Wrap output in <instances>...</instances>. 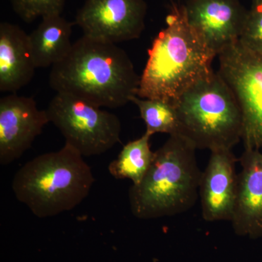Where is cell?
Returning a JSON list of instances; mask_svg holds the SVG:
<instances>
[{
	"label": "cell",
	"mask_w": 262,
	"mask_h": 262,
	"mask_svg": "<svg viewBox=\"0 0 262 262\" xmlns=\"http://www.w3.org/2000/svg\"><path fill=\"white\" fill-rule=\"evenodd\" d=\"M140 77L122 48L83 35L63 60L52 67L49 84L58 94L98 107L115 108L136 96Z\"/></svg>",
	"instance_id": "6da1fadb"
},
{
	"label": "cell",
	"mask_w": 262,
	"mask_h": 262,
	"mask_svg": "<svg viewBox=\"0 0 262 262\" xmlns=\"http://www.w3.org/2000/svg\"><path fill=\"white\" fill-rule=\"evenodd\" d=\"M160 31L148 50L138 97L160 99L175 104L191 86L213 72L217 56L188 23L184 5L171 3Z\"/></svg>",
	"instance_id": "7a4b0ae2"
},
{
	"label": "cell",
	"mask_w": 262,
	"mask_h": 262,
	"mask_svg": "<svg viewBox=\"0 0 262 262\" xmlns=\"http://www.w3.org/2000/svg\"><path fill=\"white\" fill-rule=\"evenodd\" d=\"M196 148L180 134L169 136L155 151L140 184L129 189L130 211L139 220H154L189 211L199 198L202 172Z\"/></svg>",
	"instance_id": "3957f363"
},
{
	"label": "cell",
	"mask_w": 262,
	"mask_h": 262,
	"mask_svg": "<svg viewBox=\"0 0 262 262\" xmlns=\"http://www.w3.org/2000/svg\"><path fill=\"white\" fill-rule=\"evenodd\" d=\"M83 158L67 144L58 151L36 157L15 174V198L38 218L74 209L89 195L95 182Z\"/></svg>",
	"instance_id": "277c9868"
},
{
	"label": "cell",
	"mask_w": 262,
	"mask_h": 262,
	"mask_svg": "<svg viewBox=\"0 0 262 262\" xmlns=\"http://www.w3.org/2000/svg\"><path fill=\"white\" fill-rule=\"evenodd\" d=\"M174 106L179 134L198 149H232L242 140L243 115L237 99L214 71L191 86Z\"/></svg>",
	"instance_id": "5b68a950"
},
{
	"label": "cell",
	"mask_w": 262,
	"mask_h": 262,
	"mask_svg": "<svg viewBox=\"0 0 262 262\" xmlns=\"http://www.w3.org/2000/svg\"><path fill=\"white\" fill-rule=\"evenodd\" d=\"M46 112L66 144L82 157L103 154L120 141L118 117L80 98L57 93Z\"/></svg>",
	"instance_id": "8992f818"
},
{
	"label": "cell",
	"mask_w": 262,
	"mask_h": 262,
	"mask_svg": "<svg viewBox=\"0 0 262 262\" xmlns=\"http://www.w3.org/2000/svg\"><path fill=\"white\" fill-rule=\"evenodd\" d=\"M219 74L237 99L243 115L245 149L262 151V54L239 40L218 55Z\"/></svg>",
	"instance_id": "52a82bcc"
},
{
	"label": "cell",
	"mask_w": 262,
	"mask_h": 262,
	"mask_svg": "<svg viewBox=\"0 0 262 262\" xmlns=\"http://www.w3.org/2000/svg\"><path fill=\"white\" fill-rule=\"evenodd\" d=\"M146 11L145 0H86L75 24L86 37L116 44L140 37Z\"/></svg>",
	"instance_id": "ba28073f"
},
{
	"label": "cell",
	"mask_w": 262,
	"mask_h": 262,
	"mask_svg": "<svg viewBox=\"0 0 262 262\" xmlns=\"http://www.w3.org/2000/svg\"><path fill=\"white\" fill-rule=\"evenodd\" d=\"M188 23L217 56L239 40L248 10L238 0H187Z\"/></svg>",
	"instance_id": "9c48e42d"
},
{
	"label": "cell",
	"mask_w": 262,
	"mask_h": 262,
	"mask_svg": "<svg viewBox=\"0 0 262 262\" xmlns=\"http://www.w3.org/2000/svg\"><path fill=\"white\" fill-rule=\"evenodd\" d=\"M49 122L32 98L8 95L0 99V164L9 165L32 145Z\"/></svg>",
	"instance_id": "30bf717a"
},
{
	"label": "cell",
	"mask_w": 262,
	"mask_h": 262,
	"mask_svg": "<svg viewBox=\"0 0 262 262\" xmlns=\"http://www.w3.org/2000/svg\"><path fill=\"white\" fill-rule=\"evenodd\" d=\"M238 160L232 149L211 151L200 183L202 217L206 222H231L237 196Z\"/></svg>",
	"instance_id": "8fae6325"
},
{
	"label": "cell",
	"mask_w": 262,
	"mask_h": 262,
	"mask_svg": "<svg viewBox=\"0 0 262 262\" xmlns=\"http://www.w3.org/2000/svg\"><path fill=\"white\" fill-rule=\"evenodd\" d=\"M239 162L241 170L230 222L236 234L260 237L262 235V151L245 149Z\"/></svg>",
	"instance_id": "7c38bea8"
},
{
	"label": "cell",
	"mask_w": 262,
	"mask_h": 262,
	"mask_svg": "<svg viewBox=\"0 0 262 262\" xmlns=\"http://www.w3.org/2000/svg\"><path fill=\"white\" fill-rule=\"evenodd\" d=\"M37 69L29 34L18 25L0 24V91L14 93L31 82Z\"/></svg>",
	"instance_id": "4fadbf2b"
},
{
	"label": "cell",
	"mask_w": 262,
	"mask_h": 262,
	"mask_svg": "<svg viewBox=\"0 0 262 262\" xmlns=\"http://www.w3.org/2000/svg\"><path fill=\"white\" fill-rule=\"evenodd\" d=\"M74 24L54 13L42 17L37 29L29 34L33 58L37 68H46L63 60L72 47Z\"/></svg>",
	"instance_id": "5bb4252c"
},
{
	"label": "cell",
	"mask_w": 262,
	"mask_h": 262,
	"mask_svg": "<svg viewBox=\"0 0 262 262\" xmlns=\"http://www.w3.org/2000/svg\"><path fill=\"white\" fill-rule=\"evenodd\" d=\"M151 136L144 135L123 146L117 159L108 167L110 173L116 179H129L132 185L140 184L155 159V151L150 146Z\"/></svg>",
	"instance_id": "9a60e30c"
},
{
	"label": "cell",
	"mask_w": 262,
	"mask_h": 262,
	"mask_svg": "<svg viewBox=\"0 0 262 262\" xmlns=\"http://www.w3.org/2000/svg\"><path fill=\"white\" fill-rule=\"evenodd\" d=\"M130 102L137 106L141 117L146 124V133L150 136L155 134H179L180 123L177 108L172 103L160 99L141 98L137 96L131 98Z\"/></svg>",
	"instance_id": "2e32d148"
},
{
	"label": "cell",
	"mask_w": 262,
	"mask_h": 262,
	"mask_svg": "<svg viewBox=\"0 0 262 262\" xmlns=\"http://www.w3.org/2000/svg\"><path fill=\"white\" fill-rule=\"evenodd\" d=\"M67 0H10L15 13L25 22L61 13Z\"/></svg>",
	"instance_id": "e0dca14e"
},
{
	"label": "cell",
	"mask_w": 262,
	"mask_h": 262,
	"mask_svg": "<svg viewBox=\"0 0 262 262\" xmlns=\"http://www.w3.org/2000/svg\"><path fill=\"white\" fill-rule=\"evenodd\" d=\"M239 42L250 51L262 54V6L251 7Z\"/></svg>",
	"instance_id": "ac0fdd59"
},
{
	"label": "cell",
	"mask_w": 262,
	"mask_h": 262,
	"mask_svg": "<svg viewBox=\"0 0 262 262\" xmlns=\"http://www.w3.org/2000/svg\"><path fill=\"white\" fill-rule=\"evenodd\" d=\"M253 6H262V0H252Z\"/></svg>",
	"instance_id": "d6986e66"
},
{
	"label": "cell",
	"mask_w": 262,
	"mask_h": 262,
	"mask_svg": "<svg viewBox=\"0 0 262 262\" xmlns=\"http://www.w3.org/2000/svg\"><path fill=\"white\" fill-rule=\"evenodd\" d=\"M170 3H173V0H170Z\"/></svg>",
	"instance_id": "ffe728a7"
}]
</instances>
